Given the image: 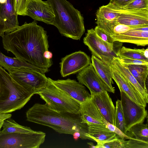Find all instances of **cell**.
I'll return each mask as SVG.
<instances>
[{"mask_svg": "<svg viewBox=\"0 0 148 148\" xmlns=\"http://www.w3.org/2000/svg\"><path fill=\"white\" fill-rule=\"evenodd\" d=\"M43 56L44 58L46 59H51L52 57L53 54L51 52L48 50L44 52Z\"/></svg>", "mask_w": 148, "mask_h": 148, "instance_id": "40", "label": "cell"}, {"mask_svg": "<svg viewBox=\"0 0 148 148\" xmlns=\"http://www.w3.org/2000/svg\"><path fill=\"white\" fill-rule=\"evenodd\" d=\"M125 141L116 135L114 138L111 139L97 142L95 148H125Z\"/></svg>", "mask_w": 148, "mask_h": 148, "instance_id": "30", "label": "cell"}, {"mask_svg": "<svg viewBox=\"0 0 148 148\" xmlns=\"http://www.w3.org/2000/svg\"><path fill=\"white\" fill-rule=\"evenodd\" d=\"M105 125L107 128L115 133L122 140L136 139L127 136L114 125L106 121L105 122Z\"/></svg>", "mask_w": 148, "mask_h": 148, "instance_id": "33", "label": "cell"}, {"mask_svg": "<svg viewBox=\"0 0 148 148\" xmlns=\"http://www.w3.org/2000/svg\"><path fill=\"white\" fill-rule=\"evenodd\" d=\"M36 21L24 23L2 37L4 48L16 57L41 69H48L52 64L51 59L44 58L49 47L47 32Z\"/></svg>", "mask_w": 148, "mask_h": 148, "instance_id": "1", "label": "cell"}, {"mask_svg": "<svg viewBox=\"0 0 148 148\" xmlns=\"http://www.w3.org/2000/svg\"><path fill=\"white\" fill-rule=\"evenodd\" d=\"M77 78L79 82L87 87L90 92L99 93L107 91L110 92L98 76L91 62L79 72Z\"/></svg>", "mask_w": 148, "mask_h": 148, "instance_id": "14", "label": "cell"}, {"mask_svg": "<svg viewBox=\"0 0 148 148\" xmlns=\"http://www.w3.org/2000/svg\"><path fill=\"white\" fill-rule=\"evenodd\" d=\"M1 131L3 133H31L35 131L30 127L20 125L11 118L5 119L3 121Z\"/></svg>", "mask_w": 148, "mask_h": 148, "instance_id": "26", "label": "cell"}, {"mask_svg": "<svg viewBox=\"0 0 148 148\" xmlns=\"http://www.w3.org/2000/svg\"><path fill=\"white\" fill-rule=\"evenodd\" d=\"M47 79L53 84L80 104L91 97L90 94L86 87L75 80L68 79L54 80L49 77H47Z\"/></svg>", "mask_w": 148, "mask_h": 148, "instance_id": "11", "label": "cell"}, {"mask_svg": "<svg viewBox=\"0 0 148 148\" xmlns=\"http://www.w3.org/2000/svg\"><path fill=\"white\" fill-rule=\"evenodd\" d=\"M132 0H110L109 3L116 6L123 7Z\"/></svg>", "mask_w": 148, "mask_h": 148, "instance_id": "38", "label": "cell"}, {"mask_svg": "<svg viewBox=\"0 0 148 148\" xmlns=\"http://www.w3.org/2000/svg\"><path fill=\"white\" fill-rule=\"evenodd\" d=\"M138 27L134 28L123 33L111 36L114 41L134 44L138 46H145L148 44V31L138 30Z\"/></svg>", "mask_w": 148, "mask_h": 148, "instance_id": "20", "label": "cell"}, {"mask_svg": "<svg viewBox=\"0 0 148 148\" xmlns=\"http://www.w3.org/2000/svg\"><path fill=\"white\" fill-rule=\"evenodd\" d=\"M72 135L74 139L75 140H77L79 138H81L80 134L77 132H74Z\"/></svg>", "mask_w": 148, "mask_h": 148, "instance_id": "41", "label": "cell"}, {"mask_svg": "<svg viewBox=\"0 0 148 148\" xmlns=\"http://www.w3.org/2000/svg\"><path fill=\"white\" fill-rule=\"evenodd\" d=\"M126 135L131 137L148 142L147 124L143 123L136 124L129 129Z\"/></svg>", "mask_w": 148, "mask_h": 148, "instance_id": "27", "label": "cell"}, {"mask_svg": "<svg viewBox=\"0 0 148 148\" xmlns=\"http://www.w3.org/2000/svg\"><path fill=\"white\" fill-rule=\"evenodd\" d=\"M89 145V147L91 148H95V145L92 142L87 143Z\"/></svg>", "mask_w": 148, "mask_h": 148, "instance_id": "42", "label": "cell"}, {"mask_svg": "<svg viewBox=\"0 0 148 148\" xmlns=\"http://www.w3.org/2000/svg\"><path fill=\"white\" fill-rule=\"evenodd\" d=\"M145 49H132L124 46L121 47L117 53L118 57L137 60L148 62V58L144 55Z\"/></svg>", "mask_w": 148, "mask_h": 148, "instance_id": "28", "label": "cell"}, {"mask_svg": "<svg viewBox=\"0 0 148 148\" xmlns=\"http://www.w3.org/2000/svg\"><path fill=\"white\" fill-rule=\"evenodd\" d=\"M6 0H0V4L5 3Z\"/></svg>", "mask_w": 148, "mask_h": 148, "instance_id": "43", "label": "cell"}, {"mask_svg": "<svg viewBox=\"0 0 148 148\" xmlns=\"http://www.w3.org/2000/svg\"><path fill=\"white\" fill-rule=\"evenodd\" d=\"M18 14L15 12L12 0H6L0 4V17L5 23V33L12 32L19 27Z\"/></svg>", "mask_w": 148, "mask_h": 148, "instance_id": "19", "label": "cell"}, {"mask_svg": "<svg viewBox=\"0 0 148 148\" xmlns=\"http://www.w3.org/2000/svg\"><path fill=\"white\" fill-rule=\"evenodd\" d=\"M0 66L8 71L13 68H26L36 71L44 74L49 71L48 69H43L36 67L19 58H12L6 56L0 51Z\"/></svg>", "mask_w": 148, "mask_h": 148, "instance_id": "22", "label": "cell"}, {"mask_svg": "<svg viewBox=\"0 0 148 148\" xmlns=\"http://www.w3.org/2000/svg\"><path fill=\"white\" fill-rule=\"evenodd\" d=\"M83 42L92 55L110 66L113 58L118 57L117 53L123 44L117 41L110 43L103 40L98 36L93 28L87 30Z\"/></svg>", "mask_w": 148, "mask_h": 148, "instance_id": "6", "label": "cell"}, {"mask_svg": "<svg viewBox=\"0 0 148 148\" xmlns=\"http://www.w3.org/2000/svg\"><path fill=\"white\" fill-rule=\"evenodd\" d=\"M122 64L128 69L141 86L148 92L146 81L148 74V65Z\"/></svg>", "mask_w": 148, "mask_h": 148, "instance_id": "25", "label": "cell"}, {"mask_svg": "<svg viewBox=\"0 0 148 148\" xmlns=\"http://www.w3.org/2000/svg\"><path fill=\"white\" fill-rule=\"evenodd\" d=\"M90 58L85 53L79 51L67 55L61 59L60 73L62 77L79 72L90 63Z\"/></svg>", "mask_w": 148, "mask_h": 148, "instance_id": "10", "label": "cell"}, {"mask_svg": "<svg viewBox=\"0 0 148 148\" xmlns=\"http://www.w3.org/2000/svg\"><path fill=\"white\" fill-rule=\"evenodd\" d=\"M121 64H128L148 65V62L124 57H118Z\"/></svg>", "mask_w": 148, "mask_h": 148, "instance_id": "37", "label": "cell"}, {"mask_svg": "<svg viewBox=\"0 0 148 148\" xmlns=\"http://www.w3.org/2000/svg\"><path fill=\"white\" fill-rule=\"evenodd\" d=\"M55 16L52 25L62 36L80 40L85 31L84 18L80 12L67 0H47Z\"/></svg>", "mask_w": 148, "mask_h": 148, "instance_id": "3", "label": "cell"}, {"mask_svg": "<svg viewBox=\"0 0 148 148\" xmlns=\"http://www.w3.org/2000/svg\"><path fill=\"white\" fill-rule=\"evenodd\" d=\"M114 6L119 12L118 23L134 27H148V10H128Z\"/></svg>", "mask_w": 148, "mask_h": 148, "instance_id": "13", "label": "cell"}, {"mask_svg": "<svg viewBox=\"0 0 148 148\" xmlns=\"http://www.w3.org/2000/svg\"><path fill=\"white\" fill-rule=\"evenodd\" d=\"M14 10L18 15L25 16L29 0H12Z\"/></svg>", "mask_w": 148, "mask_h": 148, "instance_id": "32", "label": "cell"}, {"mask_svg": "<svg viewBox=\"0 0 148 148\" xmlns=\"http://www.w3.org/2000/svg\"><path fill=\"white\" fill-rule=\"evenodd\" d=\"M136 27L130 26L118 23L112 26L110 35L115 34H120L127 32Z\"/></svg>", "mask_w": 148, "mask_h": 148, "instance_id": "35", "label": "cell"}, {"mask_svg": "<svg viewBox=\"0 0 148 148\" xmlns=\"http://www.w3.org/2000/svg\"><path fill=\"white\" fill-rule=\"evenodd\" d=\"M114 125L126 134L121 101L119 99L116 101Z\"/></svg>", "mask_w": 148, "mask_h": 148, "instance_id": "29", "label": "cell"}, {"mask_svg": "<svg viewBox=\"0 0 148 148\" xmlns=\"http://www.w3.org/2000/svg\"><path fill=\"white\" fill-rule=\"evenodd\" d=\"M48 80L46 86L36 94L40 96L48 107L58 112L79 113L80 104Z\"/></svg>", "mask_w": 148, "mask_h": 148, "instance_id": "5", "label": "cell"}, {"mask_svg": "<svg viewBox=\"0 0 148 148\" xmlns=\"http://www.w3.org/2000/svg\"><path fill=\"white\" fill-rule=\"evenodd\" d=\"M121 102L127 132L134 125L143 123L147 117L145 107L133 101L124 92L120 91Z\"/></svg>", "mask_w": 148, "mask_h": 148, "instance_id": "9", "label": "cell"}, {"mask_svg": "<svg viewBox=\"0 0 148 148\" xmlns=\"http://www.w3.org/2000/svg\"><path fill=\"white\" fill-rule=\"evenodd\" d=\"M94 30L98 36L103 40L110 43H113L114 41L111 36L99 26H97Z\"/></svg>", "mask_w": 148, "mask_h": 148, "instance_id": "36", "label": "cell"}, {"mask_svg": "<svg viewBox=\"0 0 148 148\" xmlns=\"http://www.w3.org/2000/svg\"><path fill=\"white\" fill-rule=\"evenodd\" d=\"M91 63L98 76L110 92L114 93L115 89L112 86L114 84L110 66L104 63L99 59L92 55Z\"/></svg>", "mask_w": 148, "mask_h": 148, "instance_id": "21", "label": "cell"}, {"mask_svg": "<svg viewBox=\"0 0 148 148\" xmlns=\"http://www.w3.org/2000/svg\"><path fill=\"white\" fill-rule=\"evenodd\" d=\"M122 7L128 10H148V0H133Z\"/></svg>", "mask_w": 148, "mask_h": 148, "instance_id": "31", "label": "cell"}, {"mask_svg": "<svg viewBox=\"0 0 148 148\" xmlns=\"http://www.w3.org/2000/svg\"><path fill=\"white\" fill-rule=\"evenodd\" d=\"M117 57L113 58L111 64L129 81L135 88L146 102L148 103V92L145 90L141 86L128 69L121 64Z\"/></svg>", "mask_w": 148, "mask_h": 148, "instance_id": "23", "label": "cell"}, {"mask_svg": "<svg viewBox=\"0 0 148 148\" xmlns=\"http://www.w3.org/2000/svg\"><path fill=\"white\" fill-rule=\"evenodd\" d=\"M5 23L4 21L0 17V36L2 38L5 34Z\"/></svg>", "mask_w": 148, "mask_h": 148, "instance_id": "39", "label": "cell"}, {"mask_svg": "<svg viewBox=\"0 0 148 148\" xmlns=\"http://www.w3.org/2000/svg\"><path fill=\"white\" fill-rule=\"evenodd\" d=\"M79 113L83 123L87 125L105 126L104 119L91 97L80 104Z\"/></svg>", "mask_w": 148, "mask_h": 148, "instance_id": "17", "label": "cell"}, {"mask_svg": "<svg viewBox=\"0 0 148 148\" xmlns=\"http://www.w3.org/2000/svg\"><path fill=\"white\" fill-rule=\"evenodd\" d=\"M110 67L112 78L120 91L124 92L135 103L146 107L147 103L135 88L112 64Z\"/></svg>", "mask_w": 148, "mask_h": 148, "instance_id": "18", "label": "cell"}, {"mask_svg": "<svg viewBox=\"0 0 148 148\" xmlns=\"http://www.w3.org/2000/svg\"><path fill=\"white\" fill-rule=\"evenodd\" d=\"M108 92H90L91 98L104 119L114 125L115 107Z\"/></svg>", "mask_w": 148, "mask_h": 148, "instance_id": "15", "label": "cell"}, {"mask_svg": "<svg viewBox=\"0 0 148 148\" xmlns=\"http://www.w3.org/2000/svg\"><path fill=\"white\" fill-rule=\"evenodd\" d=\"M1 116H0V122H1Z\"/></svg>", "mask_w": 148, "mask_h": 148, "instance_id": "44", "label": "cell"}, {"mask_svg": "<svg viewBox=\"0 0 148 148\" xmlns=\"http://www.w3.org/2000/svg\"><path fill=\"white\" fill-rule=\"evenodd\" d=\"M8 71L15 81L34 95L45 87L48 82L45 74L36 71L13 68Z\"/></svg>", "mask_w": 148, "mask_h": 148, "instance_id": "8", "label": "cell"}, {"mask_svg": "<svg viewBox=\"0 0 148 148\" xmlns=\"http://www.w3.org/2000/svg\"><path fill=\"white\" fill-rule=\"evenodd\" d=\"M88 134L92 140L96 142H102L114 138L116 134L105 126L92 125L88 126Z\"/></svg>", "mask_w": 148, "mask_h": 148, "instance_id": "24", "label": "cell"}, {"mask_svg": "<svg viewBox=\"0 0 148 148\" xmlns=\"http://www.w3.org/2000/svg\"><path fill=\"white\" fill-rule=\"evenodd\" d=\"M26 15L34 20L52 25L55 16L51 6L48 2L42 0H29Z\"/></svg>", "mask_w": 148, "mask_h": 148, "instance_id": "12", "label": "cell"}, {"mask_svg": "<svg viewBox=\"0 0 148 148\" xmlns=\"http://www.w3.org/2000/svg\"><path fill=\"white\" fill-rule=\"evenodd\" d=\"M119 12L115 6L109 3L100 7L96 13L97 26L103 29L110 35L111 27L118 23Z\"/></svg>", "mask_w": 148, "mask_h": 148, "instance_id": "16", "label": "cell"}, {"mask_svg": "<svg viewBox=\"0 0 148 148\" xmlns=\"http://www.w3.org/2000/svg\"><path fill=\"white\" fill-rule=\"evenodd\" d=\"M27 120L49 127L60 134L73 135L80 133L82 139L92 140L88 126L82 122L80 113L58 112L50 109L45 103H36L26 111Z\"/></svg>", "mask_w": 148, "mask_h": 148, "instance_id": "2", "label": "cell"}, {"mask_svg": "<svg viewBox=\"0 0 148 148\" xmlns=\"http://www.w3.org/2000/svg\"><path fill=\"white\" fill-rule=\"evenodd\" d=\"M46 134L40 131L31 133L0 132V148H39L44 142Z\"/></svg>", "mask_w": 148, "mask_h": 148, "instance_id": "7", "label": "cell"}, {"mask_svg": "<svg viewBox=\"0 0 148 148\" xmlns=\"http://www.w3.org/2000/svg\"><path fill=\"white\" fill-rule=\"evenodd\" d=\"M34 95L0 66V113H10L21 109Z\"/></svg>", "mask_w": 148, "mask_h": 148, "instance_id": "4", "label": "cell"}, {"mask_svg": "<svg viewBox=\"0 0 148 148\" xmlns=\"http://www.w3.org/2000/svg\"><path fill=\"white\" fill-rule=\"evenodd\" d=\"M148 142L137 139L126 140L125 148H148Z\"/></svg>", "mask_w": 148, "mask_h": 148, "instance_id": "34", "label": "cell"}]
</instances>
